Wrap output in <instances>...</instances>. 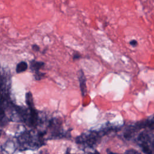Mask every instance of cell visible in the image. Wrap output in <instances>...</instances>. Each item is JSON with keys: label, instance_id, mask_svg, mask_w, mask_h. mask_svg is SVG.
I'll list each match as a JSON object with an SVG mask.
<instances>
[{"label": "cell", "instance_id": "obj_12", "mask_svg": "<svg viewBox=\"0 0 154 154\" xmlns=\"http://www.w3.org/2000/svg\"><path fill=\"white\" fill-rule=\"evenodd\" d=\"M32 50L34 51H38L39 49H40V48H39V46H38V45H33L32 46Z\"/></svg>", "mask_w": 154, "mask_h": 154}, {"label": "cell", "instance_id": "obj_10", "mask_svg": "<svg viewBox=\"0 0 154 154\" xmlns=\"http://www.w3.org/2000/svg\"><path fill=\"white\" fill-rule=\"evenodd\" d=\"M43 76H44L43 73H40L38 71H37L35 73V78L37 79H40L41 78H42L43 77Z\"/></svg>", "mask_w": 154, "mask_h": 154}, {"label": "cell", "instance_id": "obj_1", "mask_svg": "<svg viewBox=\"0 0 154 154\" xmlns=\"http://www.w3.org/2000/svg\"><path fill=\"white\" fill-rule=\"evenodd\" d=\"M78 78H79V81L80 84V88L81 93L83 96L85 95L87 92V87H86V81H85V78L84 75V73L82 70L79 71L78 73Z\"/></svg>", "mask_w": 154, "mask_h": 154}, {"label": "cell", "instance_id": "obj_13", "mask_svg": "<svg viewBox=\"0 0 154 154\" xmlns=\"http://www.w3.org/2000/svg\"><path fill=\"white\" fill-rule=\"evenodd\" d=\"M130 45H132V46H135L137 45V42L135 40H132L129 42Z\"/></svg>", "mask_w": 154, "mask_h": 154}, {"label": "cell", "instance_id": "obj_14", "mask_svg": "<svg viewBox=\"0 0 154 154\" xmlns=\"http://www.w3.org/2000/svg\"><path fill=\"white\" fill-rule=\"evenodd\" d=\"M38 154H49V153H48V152L47 150L43 149V150H40Z\"/></svg>", "mask_w": 154, "mask_h": 154}, {"label": "cell", "instance_id": "obj_5", "mask_svg": "<svg viewBox=\"0 0 154 154\" xmlns=\"http://www.w3.org/2000/svg\"><path fill=\"white\" fill-rule=\"evenodd\" d=\"M44 66V63L42 61H36L35 60H33L31 63V68L34 70L37 71H38V70L42 67Z\"/></svg>", "mask_w": 154, "mask_h": 154}, {"label": "cell", "instance_id": "obj_3", "mask_svg": "<svg viewBox=\"0 0 154 154\" xmlns=\"http://www.w3.org/2000/svg\"><path fill=\"white\" fill-rule=\"evenodd\" d=\"M38 114L34 108H29V115L28 122L30 125L35 126L38 121Z\"/></svg>", "mask_w": 154, "mask_h": 154}, {"label": "cell", "instance_id": "obj_2", "mask_svg": "<svg viewBox=\"0 0 154 154\" xmlns=\"http://www.w3.org/2000/svg\"><path fill=\"white\" fill-rule=\"evenodd\" d=\"M31 140H32V137L30 134L28 132L22 133L18 137V141L22 145H24L26 144H30L31 142Z\"/></svg>", "mask_w": 154, "mask_h": 154}, {"label": "cell", "instance_id": "obj_4", "mask_svg": "<svg viewBox=\"0 0 154 154\" xmlns=\"http://www.w3.org/2000/svg\"><path fill=\"white\" fill-rule=\"evenodd\" d=\"M28 68V64L25 61H21L16 66V70L17 73H21L25 71Z\"/></svg>", "mask_w": 154, "mask_h": 154}, {"label": "cell", "instance_id": "obj_6", "mask_svg": "<svg viewBox=\"0 0 154 154\" xmlns=\"http://www.w3.org/2000/svg\"><path fill=\"white\" fill-rule=\"evenodd\" d=\"M26 102L28 106L29 107V109L34 108L32 96V94L31 92H28L26 94Z\"/></svg>", "mask_w": 154, "mask_h": 154}, {"label": "cell", "instance_id": "obj_15", "mask_svg": "<svg viewBox=\"0 0 154 154\" xmlns=\"http://www.w3.org/2000/svg\"><path fill=\"white\" fill-rule=\"evenodd\" d=\"M108 153H109V154H119V153H112V152H108Z\"/></svg>", "mask_w": 154, "mask_h": 154}, {"label": "cell", "instance_id": "obj_11", "mask_svg": "<svg viewBox=\"0 0 154 154\" xmlns=\"http://www.w3.org/2000/svg\"><path fill=\"white\" fill-rule=\"evenodd\" d=\"M126 154H141L139 152H138L137 151H136L134 149H129L126 150Z\"/></svg>", "mask_w": 154, "mask_h": 154}, {"label": "cell", "instance_id": "obj_9", "mask_svg": "<svg viewBox=\"0 0 154 154\" xmlns=\"http://www.w3.org/2000/svg\"><path fill=\"white\" fill-rule=\"evenodd\" d=\"M147 126L151 129H154V119L147 120Z\"/></svg>", "mask_w": 154, "mask_h": 154}, {"label": "cell", "instance_id": "obj_8", "mask_svg": "<svg viewBox=\"0 0 154 154\" xmlns=\"http://www.w3.org/2000/svg\"><path fill=\"white\" fill-rule=\"evenodd\" d=\"M140 146L142 148L143 151L146 154H152V151L149 146V143H140Z\"/></svg>", "mask_w": 154, "mask_h": 154}, {"label": "cell", "instance_id": "obj_7", "mask_svg": "<svg viewBox=\"0 0 154 154\" xmlns=\"http://www.w3.org/2000/svg\"><path fill=\"white\" fill-rule=\"evenodd\" d=\"M138 140L140 143H149L150 138L146 132L141 133L138 137Z\"/></svg>", "mask_w": 154, "mask_h": 154}, {"label": "cell", "instance_id": "obj_16", "mask_svg": "<svg viewBox=\"0 0 154 154\" xmlns=\"http://www.w3.org/2000/svg\"><path fill=\"white\" fill-rule=\"evenodd\" d=\"M94 154H99V153H98V152H95V153H94Z\"/></svg>", "mask_w": 154, "mask_h": 154}]
</instances>
